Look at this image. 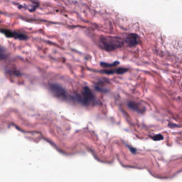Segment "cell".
Listing matches in <instances>:
<instances>
[{"mask_svg":"<svg viewBox=\"0 0 182 182\" xmlns=\"http://www.w3.org/2000/svg\"><path fill=\"white\" fill-rule=\"evenodd\" d=\"M123 40L115 36H102L99 39V46L105 50L113 51L123 46Z\"/></svg>","mask_w":182,"mask_h":182,"instance_id":"1","label":"cell"},{"mask_svg":"<svg viewBox=\"0 0 182 182\" xmlns=\"http://www.w3.org/2000/svg\"><path fill=\"white\" fill-rule=\"evenodd\" d=\"M75 98L78 102L84 105H90L94 104L96 100L94 94L88 87H84L81 94H78L75 97Z\"/></svg>","mask_w":182,"mask_h":182,"instance_id":"2","label":"cell"},{"mask_svg":"<svg viewBox=\"0 0 182 182\" xmlns=\"http://www.w3.org/2000/svg\"><path fill=\"white\" fill-rule=\"evenodd\" d=\"M49 89L52 93L57 97L63 99H67L68 97L67 92L61 86L55 83H51L49 86Z\"/></svg>","mask_w":182,"mask_h":182,"instance_id":"3","label":"cell"},{"mask_svg":"<svg viewBox=\"0 0 182 182\" xmlns=\"http://www.w3.org/2000/svg\"><path fill=\"white\" fill-rule=\"evenodd\" d=\"M1 31L8 38H14L19 39V40H27V38H28L27 36L25 35L24 34L16 32H12L10 30L1 29Z\"/></svg>","mask_w":182,"mask_h":182,"instance_id":"4","label":"cell"},{"mask_svg":"<svg viewBox=\"0 0 182 182\" xmlns=\"http://www.w3.org/2000/svg\"><path fill=\"white\" fill-rule=\"evenodd\" d=\"M139 37L136 34H130L126 39L127 44L130 47L136 46L138 43Z\"/></svg>","mask_w":182,"mask_h":182,"instance_id":"5","label":"cell"},{"mask_svg":"<svg viewBox=\"0 0 182 182\" xmlns=\"http://www.w3.org/2000/svg\"><path fill=\"white\" fill-rule=\"evenodd\" d=\"M128 106L131 109L135 110L137 112L143 113L145 110H143L138 103H137L134 102H129L128 103Z\"/></svg>","mask_w":182,"mask_h":182,"instance_id":"6","label":"cell"},{"mask_svg":"<svg viewBox=\"0 0 182 182\" xmlns=\"http://www.w3.org/2000/svg\"><path fill=\"white\" fill-rule=\"evenodd\" d=\"M119 64V62H114L112 64L104 63V62H101L100 64V66L103 67H114V66H116Z\"/></svg>","mask_w":182,"mask_h":182,"instance_id":"7","label":"cell"},{"mask_svg":"<svg viewBox=\"0 0 182 182\" xmlns=\"http://www.w3.org/2000/svg\"><path fill=\"white\" fill-rule=\"evenodd\" d=\"M128 70V68H119L118 69L115 70V73H117L119 74H122L126 72H127V71Z\"/></svg>","mask_w":182,"mask_h":182,"instance_id":"8","label":"cell"},{"mask_svg":"<svg viewBox=\"0 0 182 182\" xmlns=\"http://www.w3.org/2000/svg\"><path fill=\"white\" fill-rule=\"evenodd\" d=\"M152 138L153 140L155 141H161V140H163V136L162 135H161L160 134H159V135H156L154 136H152L151 137Z\"/></svg>","mask_w":182,"mask_h":182,"instance_id":"9","label":"cell"},{"mask_svg":"<svg viewBox=\"0 0 182 182\" xmlns=\"http://www.w3.org/2000/svg\"><path fill=\"white\" fill-rule=\"evenodd\" d=\"M101 72L110 75L115 73V70H103L101 71Z\"/></svg>","mask_w":182,"mask_h":182,"instance_id":"10","label":"cell"},{"mask_svg":"<svg viewBox=\"0 0 182 182\" xmlns=\"http://www.w3.org/2000/svg\"><path fill=\"white\" fill-rule=\"evenodd\" d=\"M128 147H129V150H130V151H131V152L133 153H136L137 150L135 148L130 146H129V145H128Z\"/></svg>","mask_w":182,"mask_h":182,"instance_id":"11","label":"cell"}]
</instances>
